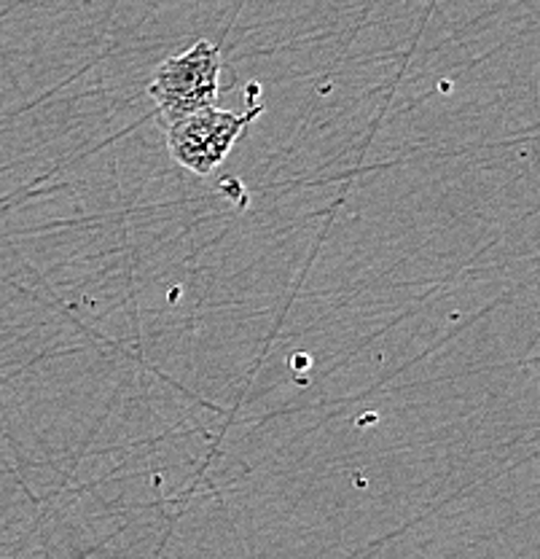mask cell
I'll return each instance as SVG.
<instances>
[{"mask_svg": "<svg viewBox=\"0 0 540 559\" xmlns=\"http://www.w3.org/2000/svg\"><path fill=\"white\" fill-rule=\"evenodd\" d=\"M220 51L211 40H196L189 51L170 57L156 68L148 95L154 97L167 127L213 108L218 100Z\"/></svg>", "mask_w": 540, "mask_h": 559, "instance_id": "cell-1", "label": "cell"}, {"mask_svg": "<svg viewBox=\"0 0 540 559\" xmlns=\"http://www.w3.org/2000/svg\"><path fill=\"white\" fill-rule=\"evenodd\" d=\"M259 114H264V105H251V110L242 116L231 114V110H218L216 105L194 116H185L167 127V145H170L172 159L189 173L207 178L224 165L231 145Z\"/></svg>", "mask_w": 540, "mask_h": 559, "instance_id": "cell-2", "label": "cell"}]
</instances>
